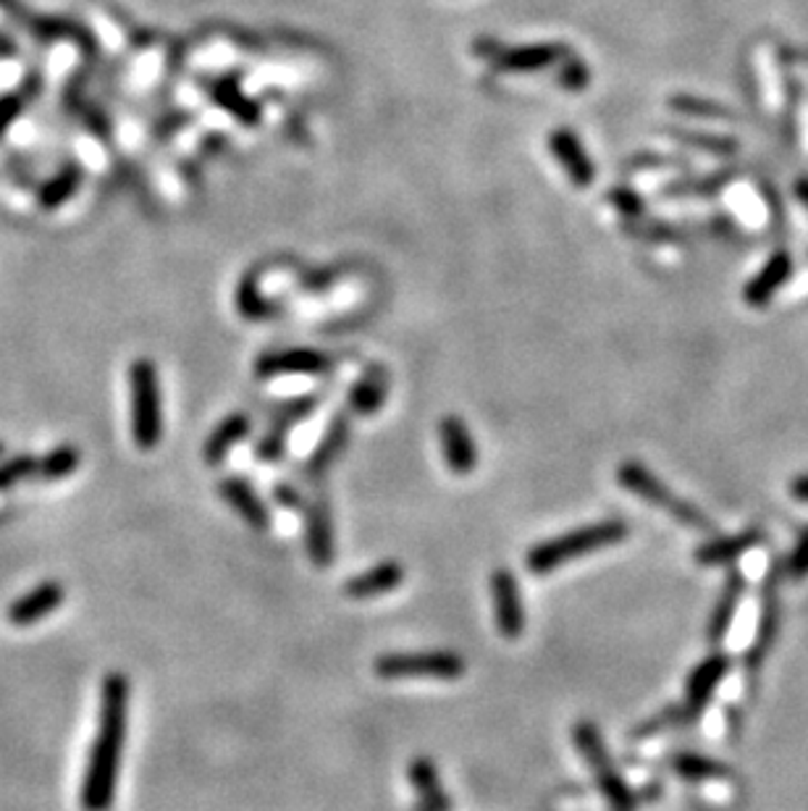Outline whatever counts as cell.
<instances>
[{"mask_svg":"<svg viewBox=\"0 0 808 811\" xmlns=\"http://www.w3.org/2000/svg\"><path fill=\"white\" fill-rule=\"evenodd\" d=\"M388 397V370L384 365H371L349 389V411L363 418L376 415Z\"/></svg>","mask_w":808,"mask_h":811,"instance_id":"cell-18","label":"cell"},{"mask_svg":"<svg viewBox=\"0 0 808 811\" xmlns=\"http://www.w3.org/2000/svg\"><path fill=\"white\" fill-rule=\"evenodd\" d=\"M247 434H249V418H247V413H231V415H226V418L220 421L216 428H213V434L208 436V442H205V447H203L205 463H208L210 467L224 463L226 455H229V452L234 447H237V444Z\"/></svg>","mask_w":808,"mask_h":811,"instance_id":"cell-21","label":"cell"},{"mask_svg":"<svg viewBox=\"0 0 808 811\" xmlns=\"http://www.w3.org/2000/svg\"><path fill=\"white\" fill-rule=\"evenodd\" d=\"M667 135L674 137V140H680L682 145H690V148L711 152V156H719V158H732V156H738V150H740V142L735 140V137L709 135V131L672 127V129H667Z\"/></svg>","mask_w":808,"mask_h":811,"instance_id":"cell-26","label":"cell"},{"mask_svg":"<svg viewBox=\"0 0 808 811\" xmlns=\"http://www.w3.org/2000/svg\"><path fill=\"white\" fill-rule=\"evenodd\" d=\"M66 591L58 581H46L40 586L27 591L24 596H19L17 602L9 606V623L17 627H29L48 615H53L58 606L63 604Z\"/></svg>","mask_w":808,"mask_h":811,"instance_id":"cell-15","label":"cell"},{"mask_svg":"<svg viewBox=\"0 0 808 811\" xmlns=\"http://www.w3.org/2000/svg\"><path fill=\"white\" fill-rule=\"evenodd\" d=\"M761 541V533L751 528V531H743V533H735V536H727V538H715V541H707V544H701L696 550V562L698 565L703 567H717V565H725V562H732L738 560L740 554L751 550V546H756Z\"/></svg>","mask_w":808,"mask_h":811,"instance_id":"cell-22","label":"cell"},{"mask_svg":"<svg viewBox=\"0 0 808 811\" xmlns=\"http://www.w3.org/2000/svg\"><path fill=\"white\" fill-rule=\"evenodd\" d=\"M404 575H407V570H404L396 560L378 562L376 567L365 570V573L359 575H352V578L344 583V596L355 599V602L384 596L388 591L402 586Z\"/></svg>","mask_w":808,"mask_h":811,"instance_id":"cell-17","label":"cell"},{"mask_svg":"<svg viewBox=\"0 0 808 811\" xmlns=\"http://www.w3.org/2000/svg\"><path fill=\"white\" fill-rule=\"evenodd\" d=\"M218 494L229 507L237 513L242 521H245L249 528L255 531H268L270 528V513L266 502L257 496V492L249 486V481L242 476H229L218 484Z\"/></svg>","mask_w":808,"mask_h":811,"instance_id":"cell-16","label":"cell"},{"mask_svg":"<svg viewBox=\"0 0 808 811\" xmlns=\"http://www.w3.org/2000/svg\"><path fill=\"white\" fill-rule=\"evenodd\" d=\"M347 442H349V418L347 413H336V418L331 421L326 436L321 438V444L313 449L311 459H307L305 465L307 476L321 478L323 473L342 457V452L347 449Z\"/></svg>","mask_w":808,"mask_h":811,"instance_id":"cell-19","label":"cell"},{"mask_svg":"<svg viewBox=\"0 0 808 811\" xmlns=\"http://www.w3.org/2000/svg\"><path fill=\"white\" fill-rule=\"evenodd\" d=\"M628 523L622 517H607L601 523L583 525V528L568 531L556 538H546L535 544L531 552L525 554V567L533 575H549L554 570L568 565V562L585 557V554L607 550V546L620 544L628 538Z\"/></svg>","mask_w":808,"mask_h":811,"instance_id":"cell-2","label":"cell"},{"mask_svg":"<svg viewBox=\"0 0 808 811\" xmlns=\"http://www.w3.org/2000/svg\"><path fill=\"white\" fill-rule=\"evenodd\" d=\"M384 681H404V678H433V681H457L465 675V660L454 652H407L384 654L373 664Z\"/></svg>","mask_w":808,"mask_h":811,"instance_id":"cell-6","label":"cell"},{"mask_svg":"<svg viewBox=\"0 0 808 811\" xmlns=\"http://www.w3.org/2000/svg\"><path fill=\"white\" fill-rule=\"evenodd\" d=\"M564 56H568V50L562 46H554V42L546 46V42H541V46H520L510 50H499L494 61L499 69L506 71H541L551 63L564 61Z\"/></svg>","mask_w":808,"mask_h":811,"instance_id":"cell-20","label":"cell"},{"mask_svg":"<svg viewBox=\"0 0 808 811\" xmlns=\"http://www.w3.org/2000/svg\"><path fill=\"white\" fill-rule=\"evenodd\" d=\"M790 494L796 496L798 502L808 504V476H796V481L790 484Z\"/></svg>","mask_w":808,"mask_h":811,"instance_id":"cell-39","label":"cell"},{"mask_svg":"<svg viewBox=\"0 0 808 811\" xmlns=\"http://www.w3.org/2000/svg\"><path fill=\"white\" fill-rule=\"evenodd\" d=\"M549 150L554 152L560 166L564 168L570 181L580 189L591 187L593 179H597V166L593 160L588 158V152L583 145H580L578 135L570 129H556L549 135Z\"/></svg>","mask_w":808,"mask_h":811,"instance_id":"cell-13","label":"cell"},{"mask_svg":"<svg viewBox=\"0 0 808 811\" xmlns=\"http://www.w3.org/2000/svg\"><path fill=\"white\" fill-rule=\"evenodd\" d=\"M19 98H13V95H9V98H0V131H3L9 123L13 121V116L19 113Z\"/></svg>","mask_w":808,"mask_h":811,"instance_id":"cell-38","label":"cell"},{"mask_svg":"<svg viewBox=\"0 0 808 811\" xmlns=\"http://www.w3.org/2000/svg\"><path fill=\"white\" fill-rule=\"evenodd\" d=\"M127 706L129 681L121 672H110L102 681L98 735L92 741L82 778V791H79V801H82L85 811H108L114 807L124 741H127Z\"/></svg>","mask_w":808,"mask_h":811,"instance_id":"cell-1","label":"cell"},{"mask_svg":"<svg viewBox=\"0 0 808 811\" xmlns=\"http://www.w3.org/2000/svg\"><path fill=\"white\" fill-rule=\"evenodd\" d=\"M572 738H575V746L580 751V756L585 759V764L591 767L593 780H597L601 795L609 803L612 811H635L638 801L635 793L630 791V785L624 783V778L617 770V764L609 756V751L604 746V738H601L599 728L593 722H578L572 728Z\"/></svg>","mask_w":808,"mask_h":811,"instance_id":"cell-4","label":"cell"},{"mask_svg":"<svg viewBox=\"0 0 808 811\" xmlns=\"http://www.w3.org/2000/svg\"><path fill=\"white\" fill-rule=\"evenodd\" d=\"M609 202L620 208L624 216H641L646 208L643 197L635 195V189L630 187H614L612 192H609Z\"/></svg>","mask_w":808,"mask_h":811,"instance_id":"cell-36","label":"cell"},{"mask_svg":"<svg viewBox=\"0 0 808 811\" xmlns=\"http://www.w3.org/2000/svg\"><path fill=\"white\" fill-rule=\"evenodd\" d=\"M77 185H79V171H77V168H66L63 174H58V177L53 181H50V185L46 189H42L40 202L46 208L61 206L66 197L73 195V189H77Z\"/></svg>","mask_w":808,"mask_h":811,"instance_id":"cell-33","label":"cell"},{"mask_svg":"<svg viewBox=\"0 0 808 811\" xmlns=\"http://www.w3.org/2000/svg\"><path fill=\"white\" fill-rule=\"evenodd\" d=\"M617 481H620V486L624 488V492L641 496V500L646 504H651V507L664 510L667 515L674 517V521L682 523V525H688V528H693V531H711V528H715V523H711L709 517L701 513V510L682 500V496L670 492V488H667L657 476H653L649 467L635 463V459H630V463L620 465V471H617Z\"/></svg>","mask_w":808,"mask_h":811,"instance_id":"cell-5","label":"cell"},{"mask_svg":"<svg viewBox=\"0 0 808 811\" xmlns=\"http://www.w3.org/2000/svg\"><path fill=\"white\" fill-rule=\"evenodd\" d=\"M743 589H746L743 575L735 573L732 570V573L727 575V583H725L722 594H719V599H717V606H715V612H711V620H709L711 644H719V641L727 635V631H730L735 610H738L740 599H743Z\"/></svg>","mask_w":808,"mask_h":811,"instance_id":"cell-23","label":"cell"},{"mask_svg":"<svg viewBox=\"0 0 808 811\" xmlns=\"http://www.w3.org/2000/svg\"><path fill=\"white\" fill-rule=\"evenodd\" d=\"M670 767L674 770V774H680L682 780H717V778H727L730 770L722 762H715V759L701 756V754H690V751H682V754H674L670 759Z\"/></svg>","mask_w":808,"mask_h":811,"instance_id":"cell-27","label":"cell"},{"mask_svg":"<svg viewBox=\"0 0 808 811\" xmlns=\"http://www.w3.org/2000/svg\"><path fill=\"white\" fill-rule=\"evenodd\" d=\"M276 500H278V502H282V504H284V507H299V502H297V500H299V496H297V494H294L289 486H278V488H276Z\"/></svg>","mask_w":808,"mask_h":811,"instance_id":"cell-40","label":"cell"},{"mask_svg":"<svg viewBox=\"0 0 808 811\" xmlns=\"http://www.w3.org/2000/svg\"><path fill=\"white\" fill-rule=\"evenodd\" d=\"M792 276V258L788 250H775L769 255V260L763 263L759 274L753 276L751 281L746 284L743 299L751 308H767V305L775 299L777 291H780L788 279Z\"/></svg>","mask_w":808,"mask_h":811,"instance_id":"cell-14","label":"cell"},{"mask_svg":"<svg viewBox=\"0 0 808 811\" xmlns=\"http://www.w3.org/2000/svg\"><path fill=\"white\" fill-rule=\"evenodd\" d=\"M79 463H82L79 449L71 447V444H61V447H56L53 452H48V455L42 457V463L37 465V473H40L46 481H61L66 476H71V473L79 467Z\"/></svg>","mask_w":808,"mask_h":811,"instance_id":"cell-29","label":"cell"},{"mask_svg":"<svg viewBox=\"0 0 808 811\" xmlns=\"http://www.w3.org/2000/svg\"><path fill=\"white\" fill-rule=\"evenodd\" d=\"M777 617H780V612H777V599L769 596L767 604H763L759 635H756V644L751 649V654H748V670H759V664L763 662V656H767L769 646L775 644Z\"/></svg>","mask_w":808,"mask_h":811,"instance_id":"cell-30","label":"cell"},{"mask_svg":"<svg viewBox=\"0 0 808 811\" xmlns=\"http://www.w3.org/2000/svg\"><path fill=\"white\" fill-rule=\"evenodd\" d=\"M315 405H318V399L315 397H299V399L289 402V405H284L282 411L274 415V423H270L266 436L257 442L255 459H260V463H278L286 452V438H289V431L297 426L299 421H305L307 415L315 411Z\"/></svg>","mask_w":808,"mask_h":811,"instance_id":"cell-9","label":"cell"},{"mask_svg":"<svg viewBox=\"0 0 808 811\" xmlns=\"http://www.w3.org/2000/svg\"><path fill=\"white\" fill-rule=\"evenodd\" d=\"M410 780H413L417 795H421V811H450L452 801L439 783V772L431 759H415L410 764Z\"/></svg>","mask_w":808,"mask_h":811,"instance_id":"cell-24","label":"cell"},{"mask_svg":"<svg viewBox=\"0 0 808 811\" xmlns=\"http://www.w3.org/2000/svg\"><path fill=\"white\" fill-rule=\"evenodd\" d=\"M37 459L32 455H19V457H11L6 459L3 465H0V492H6V488H11L13 484H19V481H24L27 476H32V473H37Z\"/></svg>","mask_w":808,"mask_h":811,"instance_id":"cell-34","label":"cell"},{"mask_svg":"<svg viewBox=\"0 0 808 811\" xmlns=\"http://www.w3.org/2000/svg\"><path fill=\"white\" fill-rule=\"evenodd\" d=\"M792 192H796L800 206L808 210V177H798L796 185H792Z\"/></svg>","mask_w":808,"mask_h":811,"instance_id":"cell-41","label":"cell"},{"mask_svg":"<svg viewBox=\"0 0 808 811\" xmlns=\"http://www.w3.org/2000/svg\"><path fill=\"white\" fill-rule=\"evenodd\" d=\"M738 177V168L727 166L722 168V171H715L709 174V177H701V179H693V181H678V185L667 187L664 195L667 197H688V195H698V197H711V195H719L722 189L730 185V181Z\"/></svg>","mask_w":808,"mask_h":811,"instance_id":"cell-28","label":"cell"},{"mask_svg":"<svg viewBox=\"0 0 808 811\" xmlns=\"http://www.w3.org/2000/svg\"><path fill=\"white\" fill-rule=\"evenodd\" d=\"M727 667H730V660L725 654H715L709 660H703L693 670V675L688 678V691H686V704H682V722H693L703 714L709 699L715 696V689L719 681L727 675Z\"/></svg>","mask_w":808,"mask_h":811,"instance_id":"cell-11","label":"cell"},{"mask_svg":"<svg viewBox=\"0 0 808 811\" xmlns=\"http://www.w3.org/2000/svg\"><path fill=\"white\" fill-rule=\"evenodd\" d=\"M237 305H239V313L249 320H263V318H270L274 316V305L268 303L266 297L257 291V284L253 276H247L245 281L239 284V291H237Z\"/></svg>","mask_w":808,"mask_h":811,"instance_id":"cell-32","label":"cell"},{"mask_svg":"<svg viewBox=\"0 0 808 811\" xmlns=\"http://www.w3.org/2000/svg\"><path fill=\"white\" fill-rule=\"evenodd\" d=\"M785 53L792 56V61H800L808 66V48H796V50H785Z\"/></svg>","mask_w":808,"mask_h":811,"instance_id":"cell-42","label":"cell"},{"mask_svg":"<svg viewBox=\"0 0 808 811\" xmlns=\"http://www.w3.org/2000/svg\"><path fill=\"white\" fill-rule=\"evenodd\" d=\"M305 546L313 565L326 570L334 562V515L326 496H318L305 513Z\"/></svg>","mask_w":808,"mask_h":811,"instance_id":"cell-12","label":"cell"},{"mask_svg":"<svg viewBox=\"0 0 808 811\" xmlns=\"http://www.w3.org/2000/svg\"><path fill=\"white\" fill-rule=\"evenodd\" d=\"M213 98H216L218 103L226 108V111L239 116L245 123H255L257 116H260V108H257L253 100H247L245 95H242L239 87L229 82V79H224V82H218L216 87H213Z\"/></svg>","mask_w":808,"mask_h":811,"instance_id":"cell-31","label":"cell"},{"mask_svg":"<svg viewBox=\"0 0 808 811\" xmlns=\"http://www.w3.org/2000/svg\"><path fill=\"white\" fill-rule=\"evenodd\" d=\"M331 368V357L311 347H292L282 353H266L255 360V374L260 378L278 376H321Z\"/></svg>","mask_w":808,"mask_h":811,"instance_id":"cell-8","label":"cell"},{"mask_svg":"<svg viewBox=\"0 0 808 811\" xmlns=\"http://www.w3.org/2000/svg\"><path fill=\"white\" fill-rule=\"evenodd\" d=\"M788 573H790V578H796V581L806 578L808 575V528L800 533L796 550H792V554H790Z\"/></svg>","mask_w":808,"mask_h":811,"instance_id":"cell-37","label":"cell"},{"mask_svg":"<svg viewBox=\"0 0 808 811\" xmlns=\"http://www.w3.org/2000/svg\"><path fill=\"white\" fill-rule=\"evenodd\" d=\"M131 392V438L137 449H156L164 438V399H160L158 368L152 360H135L129 365Z\"/></svg>","mask_w":808,"mask_h":811,"instance_id":"cell-3","label":"cell"},{"mask_svg":"<svg viewBox=\"0 0 808 811\" xmlns=\"http://www.w3.org/2000/svg\"><path fill=\"white\" fill-rule=\"evenodd\" d=\"M491 599H494V617L499 633L510 641L520 639L525 631V610L518 578H514L512 570L499 567L491 573Z\"/></svg>","mask_w":808,"mask_h":811,"instance_id":"cell-7","label":"cell"},{"mask_svg":"<svg viewBox=\"0 0 808 811\" xmlns=\"http://www.w3.org/2000/svg\"><path fill=\"white\" fill-rule=\"evenodd\" d=\"M439 444L444 463L454 476H467L477 467V447L465 421L457 415H446L439 423Z\"/></svg>","mask_w":808,"mask_h":811,"instance_id":"cell-10","label":"cell"},{"mask_svg":"<svg viewBox=\"0 0 808 811\" xmlns=\"http://www.w3.org/2000/svg\"><path fill=\"white\" fill-rule=\"evenodd\" d=\"M674 113L690 116V119H709V121H735L738 116L730 106L719 103V100L698 98V95H672L670 103Z\"/></svg>","mask_w":808,"mask_h":811,"instance_id":"cell-25","label":"cell"},{"mask_svg":"<svg viewBox=\"0 0 808 811\" xmlns=\"http://www.w3.org/2000/svg\"><path fill=\"white\" fill-rule=\"evenodd\" d=\"M588 82H591V71H588V66L580 61L578 56H564V66L560 71V85L564 87V90H585Z\"/></svg>","mask_w":808,"mask_h":811,"instance_id":"cell-35","label":"cell"}]
</instances>
